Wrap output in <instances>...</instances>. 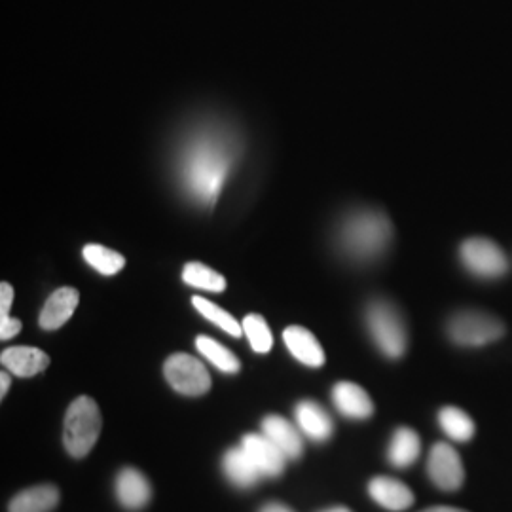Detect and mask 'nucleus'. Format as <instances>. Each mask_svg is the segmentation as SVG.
<instances>
[{"instance_id":"obj_21","label":"nucleus","mask_w":512,"mask_h":512,"mask_svg":"<svg viewBox=\"0 0 512 512\" xmlns=\"http://www.w3.org/2000/svg\"><path fill=\"white\" fill-rule=\"evenodd\" d=\"M440 429L456 442H469L475 437V421L458 406H444L439 412Z\"/></svg>"},{"instance_id":"obj_22","label":"nucleus","mask_w":512,"mask_h":512,"mask_svg":"<svg viewBox=\"0 0 512 512\" xmlns=\"http://www.w3.org/2000/svg\"><path fill=\"white\" fill-rule=\"evenodd\" d=\"M196 348L209 363H213L222 372H226V374L239 372L241 365H239L238 357L230 349L220 346L217 340H213L209 336H198L196 338Z\"/></svg>"},{"instance_id":"obj_29","label":"nucleus","mask_w":512,"mask_h":512,"mask_svg":"<svg viewBox=\"0 0 512 512\" xmlns=\"http://www.w3.org/2000/svg\"><path fill=\"white\" fill-rule=\"evenodd\" d=\"M260 512H294L287 507V505H283V503H268V505H264L262 507V511Z\"/></svg>"},{"instance_id":"obj_7","label":"nucleus","mask_w":512,"mask_h":512,"mask_svg":"<svg viewBox=\"0 0 512 512\" xmlns=\"http://www.w3.org/2000/svg\"><path fill=\"white\" fill-rule=\"evenodd\" d=\"M461 260L465 268L484 279L501 277L509 270V260L494 241L484 238L467 239L461 245Z\"/></svg>"},{"instance_id":"obj_19","label":"nucleus","mask_w":512,"mask_h":512,"mask_svg":"<svg viewBox=\"0 0 512 512\" xmlns=\"http://www.w3.org/2000/svg\"><path fill=\"white\" fill-rule=\"evenodd\" d=\"M421 440L416 431H412L410 427H399L393 433V439L387 450V458L391 461V465L406 469L412 463H416L420 458Z\"/></svg>"},{"instance_id":"obj_20","label":"nucleus","mask_w":512,"mask_h":512,"mask_svg":"<svg viewBox=\"0 0 512 512\" xmlns=\"http://www.w3.org/2000/svg\"><path fill=\"white\" fill-rule=\"evenodd\" d=\"M59 503V490L52 484H42L16 495L10 503V512H50Z\"/></svg>"},{"instance_id":"obj_3","label":"nucleus","mask_w":512,"mask_h":512,"mask_svg":"<svg viewBox=\"0 0 512 512\" xmlns=\"http://www.w3.org/2000/svg\"><path fill=\"white\" fill-rule=\"evenodd\" d=\"M101 433V412L90 397H78L67 410L63 442L73 458H86Z\"/></svg>"},{"instance_id":"obj_27","label":"nucleus","mask_w":512,"mask_h":512,"mask_svg":"<svg viewBox=\"0 0 512 512\" xmlns=\"http://www.w3.org/2000/svg\"><path fill=\"white\" fill-rule=\"evenodd\" d=\"M14 300V289L8 283L0 285V319L10 317V306Z\"/></svg>"},{"instance_id":"obj_12","label":"nucleus","mask_w":512,"mask_h":512,"mask_svg":"<svg viewBox=\"0 0 512 512\" xmlns=\"http://www.w3.org/2000/svg\"><path fill=\"white\" fill-rule=\"evenodd\" d=\"M0 363L19 378H33L50 366V357L42 349L16 346L2 351Z\"/></svg>"},{"instance_id":"obj_2","label":"nucleus","mask_w":512,"mask_h":512,"mask_svg":"<svg viewBox=\"0 0 512 512\" xmlns=\"http://www.w3.org/2000/svg\"><path fill=\"white\" fill-rule=\"evenodd\" d=\"M391 239V222L380 211H357L342 222L338 232L340 249L355 260L382 255Z\"/></svg>"},{"instance_id":"obj_1","label":"nucleus","mask_w":512,"mask_h":512,"mask_svg":"<svg viewBox=\"0 0 512 512\" xmlns=\"http://www.w3.org/2000/svg\"><path fill=\"white\" fill-rule=\"evenodd\" d=\"M239 145L232 131L198 129L188 137L179 154L177 175L188 198L198 205L213 207L222 184L238 160Z\"/></svg>"},{"instance_id":"obj_11","label":"nucleus","mask_w":512,"mask_h":512,"mask_svg":"<svg viewBox=\"0 0 512 512\" xmlns=\"http://www.w3.org/2000/svg\"><path fill=\"white\" fill-rule=\"evenodd\" d=\"M116 497L128 511H141L147 507L152 497L147 476L133 467L122 469L116 476Z\"/></svg>"},{"instance_id":"obj_4","label":"nucleus","mask_w":512,"mask_h":512,"mask_svg":"<svg viewBox=\"0 0 512 512\" xmlns=\"http://www.w3.org/2000/svg\"><path fill=\"white\" fill-rule=\"evenodd\" d=\"M366 325L372 340L389 359H399L406 351V329L399 311L389 302L376 300L366 310Z\"/></svg>"},{"instance_id":"obj_15","label":"nucleus","mask_w":512,"mask_h":512,"mask_svg":"<svg viewBox=\"0 0 512 512\" xmlns=\"http://www.w3.org/2000/svg\"><path fill=\"white\" fill-rule=\"evenodd\" d=\"M283 340H285V346L293 353V357H296L300 363L311 368L325 365V351L310 330L298 325L287 327L283 330Z\"/></svg>"},{"instance_id":"obj_26","label":"nucleus","mask_w":512,"mask_h":512,"mask_svg":"<svg viewBox=\"0 0 512 512\" xmlns=\"http://www.w3.org/2000/svg\"><path fill=\"white\" fill-rule=\"evenodd\" d=\"M243 332L249 338L251 348L255 349L256 353H268L272 346H274V336L272 330L268 327L266 319L258 313H251L243 319Z\"/></svg>"},{"instance_id":"obj_5","label":"nucleus","mask_w":512,"mask_h":512,"mask_svg":"<svg viewBox=\"0 0 512 512\" xmlns=\"http://www.w3.org/2000/svg\"><path fill=\"white\" fill-rule=\"evenodd\" d=\"M505 327L499 319L480 311H461L448 323V336L454 344L465 348H480L499 340Z\"/></svg>"},{"instance_id":"obj_24","label":"nucleus","mask_w":512,"mask_h":512,"mask_svg":"<svg viewBox=\"0 0 512 512\" xmlns=\"http://www.w3.org/2000/svg\"><path fill=\"white\" fill-rule=\"evenodd\" d=\"M82 255L86 258V262L92 266L93 270H97L99 274L114 275L118 274L124 266H126V258L107 249L103 245H86Z\"/></svg>"},{"instance_id":"obj_25","label":"nucleus","mask_w":512,"mask_h":512,"mask_svg":"<svg viewBox=\"0 0 512 512\" xmlns=\"http://www.w3.org/2000/svg\"><path fill=\"white\" fill-rule=\"evenodd\" d=\"M194 308L202 313L203 317L211 323H215L219 329L228 332L230 336L239 338L243 334V325H239L234 315H230L228 311L222 310L217 304H213L211 300H205L203 296H194L192 298Z\"/></svg>"},{"instance_id":"obj_28","label":"nucleus","mask_w":512,"mask_h":512,"mask_svg":"<svg viewBox=\"0 0 512 512\" xmlns=\"http://www.w3.org/2000/svg\"><path fill=\"white\" fill-rule=\"evenodd\" d=\"M19 330H21V321H18V319H12V317L0 319V338L2 340L14 338Z\"/></svg>"},{"instance_id":"obj_30","label":"nucleus","mask_w":512,"mask_h":512,"mask_svg":"<svg viewBox=\"0 0 512 512\" xmlns=\"http://www.w3.org/2000/svg\"><path fill=\"white\" fill-rule=\"evenodd\" d=\"M8 389H10V376H8V372H2V374H0V397H2V399L6 397Z\"/></svg>"},{"instance_id":"obj_10","label":"nucleus","mask_w":512,"mask_h":512,"mask_svg":"<svg viewBox=\"0 0 512 512\" xmlns=\"http://www.w3.org/2000/svg\"><path fill=\"white\" fill-rule=\"evenodd\" d=\"M370 497L387 511L401 512L414 505L412 490L397 478L376 476L368 484Z\"/></svg>"},{"instance_id":"obj_18","label":"nucleus","mask_w":512,"mask_h":512,"mask_svg":"<svg viewBox=\"0 0 512 512\" xmlns=\"http://www.w3.org/2000/svg\"><path fill=\"white\" fill-rule=\"evenodd\" d=\"M222 469L230 478V482L238 488H251L260 480V476H264L243 446L232 448L224 454Z\"/></svg>"},{"instance_id":"obj_32","label":"nucleus","mask_w":512,"mask_h":512,"mask_svg":"<svg viewBox=\"0 0 512 512\" xmlns=\"http://www.w3.org/2000/svg\"><path fill=\"white\" fill-rule=\"evenodd\" d=\"M321 512H351L349 509H346V507H334V509H327V511H321Z\"/></svg>"},{"instance_id":"obj_9","label":"nucleus","mask_w":512,"mask_h":512,"mask_svg":"<svg viewBox=\"0 0 512 512\" xmlns=\"http://www.w3.org/2000/svg\"><path fill=\"white\" fill-rule=\"evenodd\" d=\"M241 446L255 461L256 467L262 471V475L270 476V478L283 475L287 458L264 433L262 435H256V433L245 435L241 440Z\"/></svg>"},{"instance_id":"obj_14","label":"nucleus","mask_w":512,"mask_h":512,"mask_svg":"<svg viewBox=\"0 0 512 512\" xmlns=\"http://www.w3.org/2000/svg\"><path fill=\"white\" fill-rule=\"evenodd\" d=\"M332 401L340 414L349 420H368L374 414V404L361 385L340 382L332 389Z\"/></svg>"},{"instance_id":"obj_13","label":"nucleus","mask_w":512,"mask_h":512,"mask_svg":"<svg viewBox=\"0 0 512 512\" xmlns=\"http://www.w3.org/2000/svg\"><path fill=\"white\" fill-rule=\"evenodd\" d=\"M80 294L73 287H61L57 289L44 304L40 311L38 323L44 330L61 329L71 317L78 306Z\"/></svg>"},{"instance_id":"obj_16","label":"nucleus","mask_w":512,"mask_h":512,"mask_svg":"<svg viewBox=\"0 0 512 512\" xmlns=\"http://www.w3.org/2000/svg\"><path fill=\"white\" fill-rule=\"evenodd\" d=\"M262 433L274 442L287 459H298L304 452V440L291 421L281 416H268L262 421Z\"/></svg>"},{"instance_id":"obj_23","label":"nucleus","mask_w":512,"mask_h":512,"mask_svg":"<svg viewBox=\"0 0 512 512\" xmlns=\"http://www.w3.org/2000/svg\"><path fill=\"white\" fill-rule=\"evenodd\" d=\"M183 281L190 287L203 289L209 293H222L226 289V279L200 262H188L184 266Z\"/></svg>"},{"instance_id":"obj_31","label":"nucleus","mask_w":512,"mask_h":512,"mask_svg":"<svg viewBox=\"0 0 512 512\" xmlns=\"http://www.w3.org/2000/svg\"><path fill=\"white\" fill-rule=\"evenodd\" d=\"M421 512H469L463 511V509H456V507H429L425 511Z\"/></svg>"},{"instance_id":"obj_8","label":"nucleus","mask_w":512,"mask_h":512,"mask_svg":"<svg viewBox=\"0 0 512 512\" xmlns=\"http://www.w3.org/2000/svg\"><path fill=\"white\" fill-rule=\"evenodd\" d=\"M427 473L431 482L444 490V492H456L463 486L465 480V469L459 458L458 452L446 444V442H437L427 459Z\"/></svg>"},{"instance_id":"obj_17","label":"nucleus","mask_w":512,"mask_h":512,"mask_svg":"<svg viewBox=\"0 0 512 512\" xmlns=\"http://www.w3.org/2000/svg\"><path fill=\"white\" fill-rule=\"evenodd\" d=\"M294 418L296 425L300 427V431L310 437L315 442H323L329 440L332 435V420H330L329 412L321 406V404L313 403V401H302L294 408Z\"/></svg>"},{"instance_id":"obj_6","label":"nucleus","mask_w":512,"mask_h":512,"mask_svg":"<svg viewBox=\"0 0 512 512\" xmlns=\"http://www.w3.org/2000/svg\"><path fill=\"white\" fill-rule=\"evenodd\" d=\"M165 380L169 385L188 397H200L211 389V376L200 359L175 353L171 355L164 365Z\"/></svg>"}]
</instances>
